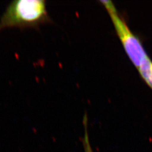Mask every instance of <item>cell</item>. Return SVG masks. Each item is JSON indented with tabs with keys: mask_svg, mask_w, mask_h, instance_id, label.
<instances>
[{
	"mask_svg": "<svg viewBox=\"0 0 152 152\" xmlns=\"http://www.w3.org/2000/svg\"><path fill=\"white\" fill-rule=\"evenodd\" d=\"M99 2L108 12L126 53L133 64L138 68L148 55L140 40L131 31L124 19L120 16L112 1L105 0Z\"/></svg>",
	"mask_w": 152,
	"mask_h": 152,
	"instance_id": "obj_2",
	"label": "cell"
},
{
	"mask_svg": "<svg viewBox=\"0 0 152 152\" xmlns=\"http://www.w3.org/2000/svg\"><path fill=\"white\" fill-rule=\"evenodd\" d=\"M142 78L152 89V61L148 55L137 68Z\"/></svg>",
	"mask_w": 152,
	"mask_h": 152,
	"instance_id": "obj_3",
	"label": "cell"
},
{
	"mask_svg": "<svg viewBox=\"0 0 152 152\" xmlns=\"http://www.w3.org/2000/svg\"><path fill=\"white\" fill-rule=\"evenodd\" d=\"M83 124L85 129V134L82 140L83 146L84 148L85 152H93L92 147L90 144V141L89 139L88 129H87V114H85L83 119Z\"/></svg>",
	"mask_w": 152,
	"mask_h": 152,
	"instance_id": "obj_4",
	"label": "cell"
},
{
	"mask_svg": "<svg viewBox=\"0 0 152 152\" xmlns=\"http://www.w3.org/2000/svg\"><path fill=\"white\" fill-rule=\"evenodd\" d=\"M53 22L45 0H15L7 6L0 18V32L6 28L39 29Z\"/></svg>",
	"mask_w": 152,
	"mask_h": 152,
	"instance_id": "obj_1",
	"label": "cell"
}]
</instances>
